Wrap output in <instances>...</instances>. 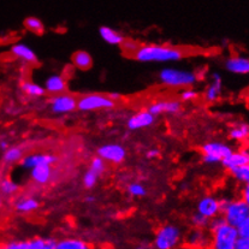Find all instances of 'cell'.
<instances>
[{
	"label": "cell",
	"mask_w": 249,
	"mask_h": 249,
	"mask_svg": "<svg viewBox=\"0 0 249 249\" xmlns=\"http://www.w3.org/2000/svg\"><path fill=\"white\" fill-rule=\"evenodd\" d=\"M184 52L171 45L143 44L134 52L133 58L140 63H174L179 62Z\"/></svg>",
	"instance_id": "6da1fadb"
},
{
	"label": "cell",
	"mask_w": 249,
	"mask_h": 249,
	"mask_svg": "<svg viewBox=\"0 0 249 249\" xmlns=\"http://www.w3.org/2000/svg\"><path fill=\"white\" fill-rule=\"evenodd\" d=\"M160 85L174 89L194 87L199 81V75L189 69H181L174 67L162 68L158 73Z\"/></svg>",
	"instance_id": "7a4b0ae2"
},
{
	"label": "cell",
	"mask_w": 249,
	"mask_h": 249,
	"mask_svg": "<svg viewBox=\"0 0 249 249\" xmlns=\"http://www.w3.org/2000/svg\"><path fill=\"white\" fill-rule=\"evenodd\" d=\"M222 217L228 224L237 228L249 215V207L241 197H222Z\"/></svg>",
	"instance_id": "3957f363"
},
{
	"label": "cell",
	"mask_w": 249,
	"mask_h": 249,
	"mask_svg": "<svg viewBox=\"0 0 249 249\" xmlns=\"http://www.w3.org/2000/svg\"><path fill=\"white\" fill-rule=\"evenodd\" d=\"M182 240V229L178 225L167 223L157 229L152 246L154 249H176Z\"/></svg>",
	"instance_id": "277c9868"
},
{
	"label": "cell",
	"mask_w": 249,
	"mask_h": 249,
	"mask_svg": "<svg viewBox=\"0 0 249 249\" xmlns=\"http://www.w3.org/2000/svg\"><path fill=\"white\" fill-rule=\"evenodd\" d=\"M210 249H235L236 243L240 238L237 228L228 224L227 222L210 231Z\"/></svg>",
	"instance_id": "5b68a950"
},
{
	"label": "cell",
	"mask_w": 249,
	"mask_h": 249,
	"mask_svg": "<svg viewBox=\"0 0 249 249\" xmlns=\"http://www.w3.org/2000/svg\"><path fill=\"white\" fill-rule=\"evenodd\" d=\"M116 103L106 94L88 93L77 98V110L81 112H93V111L111 110Z\"/></svg>",
	"instance_id": "8992f818"
},
{
	"label": "cell",
	"mask_w": 249,
	"mask_h": 249,
	"mask_svg": "<svg viewBox=\"0 0 249 249\" xmlns=\"http://www.w3.org/2000/svg\"><path fill=\"white\" fill-rule=\"evenodd\" d=\"M232 147L223 141H208L201 146V159L206 165L222 164L231 152Z\"/></svg>",
	"instance_id": "52a82bcc"
},
{
	"label": "cell",
	"mask_w": 249,
	"mask_h": 249,
	"mask_svg": "<svg viewBox=\"0 0 249 249\" xmlns=\"http://www.w3.org/2000/svg\"><path fill=\"white\" fill-rule=\"evenodd\" d=\"M48 107L53 114L62 116L69 114L77 110V98L67 91L62 94H55L48 99Z\"/></svg>",
	"instance_id": "ba28073f"
},
{
	"label": "cell",
	"mask_w": 249,
	"mask_h": 249,
	"mask_svg": "<svg viewBox=\"0 0 249 249\" xmlns=\"http://www.w3.org/2000/svg\"><path fill=\"white\" fill-rule=\"evenodd\" d=\"M147 110L154 117L161 116V114L175 116L182 111V101L179 99H159V100L149 103Z\"/></svg>",
	"instance_id": "9c48e42d"
},
{
	"label": "cell",
	"mask_w": 249,
	"mask_h": 249,
	"mask_svg": "<svg viewBox=\"0 0 249 249\" xmlns=\"http://www.w3.org/2000/svg\"><path fill=\"white\" fill-rule=\"evenodd\" d=\"M98 156L106 162L111 164H122L126 158V149L121 143H105L101 144L96 151Z\"/></svg>",
	"instance_id": "30bf717a"
},
{
	"label": "cell",
	"mask_w": 249,
	"mask_h": 249,
	"mask_svg": "<svg viewBox=\"0 0 249 249\" xmlns=\"http://www.w3.org/2000/svg\"><path fill=\"white\" fill-rule=\"evenodd\" d=\"M223 89H224V82H223V77L219 72L214 71L211 73L210 81H208L207 86L205 87L204 100L207 104H214L222 98Z\"/></svg>",
	"instance_id": "8fae6325"
},
{
	"label": "cell",
	"mask_w": 249,
	"mask_h": 249,
	"mask_svg": "<svg viewBox=\"0 0 249 249\" xmlns=\"http://www.w3.org/2000/svg\"><path fill=\"white\" fill-rule=\"evenodd\" d=\"M196 212L205 215L208 219L217 217L222 212V205L220 199L214 195H204L200 197L196 202Z\"/></svg>",
	"instance_id": "7c38bea8"
},
{
	"label": "cell",
	"mask_w": 249,
	"mask_h": 249,
	"mask_svg": "<svg viewBox=\"0 0 249 249\" xmlns=\"http://www.w3.org/2000/svg\"><path fill=\"white\" fill-rule=\"evenodd\" d=\"M58 158L54 156V154L51 153H30L25 154L23 157L21 161L18 162L19 166L22 167L23 170H27V171H30L32 169L37 166H42V165H54L57 162Z\"/></svg>",
	"instance_id": "4fadbf2b"
},
{
	"label": "cell",
	"mask_w": 249,
	"mask_h": 249,
	"mask_svg": "<svg viewBox=\"0 0 249 249\" xmlns=\"http://www.w3.org/2000/svg\"><path fill=\"white\" fill-rule=\"evenodd\" d=\"M211 233L207 229L193 228L185 235V245L189 249H210Z\"/></svg>",
	"instance_id": "5bb4252c"
},
{
	"label": "cell",
	"mask_w": 249,
	"mask_h": 249,
	"mask_svg": "<svg viewBox=\"0 0 249 249\" xmlns=\"http://www.w3.org/2000/svg\"><path fill=\"white\" fill-rule=\"evenodd\" d=\"M154 122H156V117L148 112V110L146 108V110H140L131 114L126 121V128L130 131L141 130V129L152 126Z\"/></svg>",
	"instance_id": "9a60e30c"
},
{
	"label": "cell",
	"mask_w": 249,
	"mask_h": 249,
	"mask_svg": "<svg viewBox=\"0 0 249 249\" xmlns=\"http://www.w3.org/2000/svg\"><path fill=\"white\" fill-rule=\"evenodd\" d=\"M224 68L228 72L238 76L249 75V57L243 54H232L224 62Z\"/></svg>",
	"instance_id": "2e32d148"
},
{
	"label": "cell",
	"mask_w": 249,
	"mask_h": 249,
	"mask_svg": "<svg viewBox=\"0 0 249 249\" xmlns=\"http://www.w3.org/2000/svg\"><path fill=\"white\" fill-rule=\"evenodd\" d=\"M249 164V151L248 149H240V151H232L230 154L222 161V166L230 174L233 170L242 167Z\"/></svg>",
	"instance_id": "e0dca14e"
},
{
	"label": "cell",
	"mask_w": 249,
	"mask_h": 249,
	"mask_svg": "<svg viewBox=\"0 0 249 249\" xmlns=\"http://www.w3.org/2000/svg\"><path fill=\"white\" fill-rule=\"evenodd\" d=\"M10 53L12 54V57L21 60L24 64H35V63H37V55L35 51L24 42H16V44L12 45L11 48H10Z\"/></svg>",
	"instance_id": "ac0fdd59"
},
{
	"label": "cell",
	"mask_w": 249,
	"mask_h": 249,
	"mask_svg": "<svg viewBox=\"0 0 249 249\" xmlns=\"http://www.w3.org/2000/svg\"><path fill=\"white\" fill-rule=\"evenodd\" d=\"M44 88L46 93L51 94V95L65 93L68 90V81L60 73H52L48 77H46Z\"/></svg>",
	"instance_id": "d6986e66"
},
{
	"label": "cell",
	"mask_w": 249,
	"mask_h": 249,
	"mask_svg": "<svg viewBox=\"0 0 249 249\" xmlns=\"http://www.w3.org/2000/svg\"><path fill=\"white\" fill-rule=\"evenodd\" d=\"M14 208L16 212L21 213V214H29V213L39 210L40 201L33 195H25V196H21L15 200Z\"/></svg>",
	"instance_id": "ffe728a7"
},
{
	"label": "cell",
	"mask_w": 249,
	"mask_h": 249,
	"mask_svg": "<svg viewBox=\"0 0 249 249\" xmlns=\"http://www.w3.org/2000/svg\"><path fill=\"white\" fill-rule=\"evenodd\" d=\"M53 166L52 165H42V166L34 167L29 171V177L35 184L45 185L52 179Z\"/></svg>",
	"instance_id": "44dd1931"
},
{
	"label": "cell",
	"mask_w": 249,
	"mask_h": 249,
	"mask_svg": "<svg viewBox=\"0 0 249 249\" xmlns=\"http://www.w3.org/2000/svg\"><path fill=\"white\" fill-rule=\"evenodd\" d=\"M229 139L233 142L243 143L249 140V123L247 122H236L230 126L228 133Z\"/></svg>",
	"instance_id": "7402d4cb"
},
{
	"label": "cell",
	"mask_w": 249,
	"mask_h": 249,
	"mask_svg": "<svg viewBox=\"0 0 249 249\" xmlns=\"http://www.w3.org/2000/svg\"><path fill=\"white\" fill-rule=\"evenodd\" d=\"M99 35L106 44L110 46H122V44L125 41V37L121 32L113 29L112 27H108V25H103L99 28Z\"/></svg>",
	"instance_id": "603a6c76"
},
{
	"label": "cell",
	"mask_w": 249,
	"mask_h": 249,
	"mask_svg": "<svg viewBox=\"0 0 249 249\" xmlns=\"http://www.w3.org/2000/svg\"><path fill=\"white\" fill-rule=\"evenodd\" d=\"M24 156L23 147L18 146V144H14V146H10L9 148L2 152L1 161L6 166H12V165L18 164Z\"/></svg>",
	"instance_id": "cb8c5ba5"
},
{
	"label": "cell",
	"mask_w": 249,
	"mask_h": 249,
	"mask_svg": "<svg viewBox=\"0 0 249 249\" xmlns=\"http://www.w3.org/2000/svg\"><path fill=\"white\" fill-rule=\"evenodd\" d=\"M71 63L78 70H89L93 67V57L89 52L85 50H78L71 57Z\"/></svg>",
	"instance_id": "d4e9b609"
},
{
	"label": "cell",
	"mask_w": 249,
	"mask_h": 249,
	"mask_svg": "<svg viewBox=\"0 0 249 249\" xmlns=\"http://www.w3.org/2000/svg\"><path fill=\"white\" fill-rule=\"evenodd\" d=\"M54 249H91V246L83 238L64 237L55 241Z\"/></svg>",
	"instance_id": "484cf974"
},
{
	"label": "cell",
	"mask_w": 249,
	"mask_h": 249,
	"mask_svg": "<svg viewBox=\"0 0 249 249\" xmlns=\"http://www.w3.org/2000/svg\"><path fill=\"white\" fill-rule=\"evenodd\" d=\"M21 90L28 98L33 99L42 98L46 94L44 86L39 85L36 82H33V81H23L21 83Z\"/></svg>",
	"instance_id": "4316f807"
},
{
	"label": "cell",
	"mask_w": 249,
	"mask_h": 249,
	"mask_svg": "<svg viewBox=\"0 0 249 249\" xmlns=\"http://www.w3.org/2000/svg\"><path fill=\"white\" fill-rule=\"evenodd\" d=\"M19 190V185L15 179L10 177L0 179V195L1 197H11L16 195Z\"/></svg>",
	"instance_id": "83f0119b"
},
{
	"label": "cell",
	"mask_w": 249,
	"mask_h": 249,
	"mask_svg": "<svg viewBox=\"0 0 249 249\" xmlns=\"http://www.w3.org/2000/svg\"><path fill=\"white\" fill-rule=\"evenodd\" d=\"M27 242V249H54L55 240L50 237H33Z\"/></svg>",
	"instance_id": "f1b7e54d"
},
{
	"label": "cell",
	"mask_w": 249,
	"mask_h": 249,
	"mask_svg": "<svg viewBox=\"0 0 249 249\" xmlns=\"http://www.w3.org/2000/svg\"><path fill=\"white\" fill-rule=\"evenodd\" d=\"M23 24H24L25 29L29 30V32L33 33V34L41 35V34H44V32H45L44 22L35 16L27 17V18L24 19V22H23Z\"/></svg>",
	"instance_id": "f546056e"
},
{
	"label": "cell",
	"mask_w": 249,
	"mask_h": 249,
	"mask_svg": "<svg viewBox=\"0 0 249 249\" xmlns=\"http://www.w3.org/2000/svg\"><path fill=\"white\" fill-rule=\"evenodd\" d=\"M231 177L241 184H249V164L230 172Z\"/></svg>",
	"instance_id": "4dcf8cb0"
},
{
	"label": "cell",
	"mask_w": 249,
	"mask_h": 249,
	"mask_svg": "<svg viewBox=\"0 0 249 249\" xmlns=\"http://www.w3.org/2000/svg\"><path fill=\"white\" fill-rule=\"evenodd\" d=\"M126 193L131 197H143L147 194V189L142 183L131 182L126 185Z\"/></svg>",
	"instance_id": "1f68e13d"
},
{
	"label": "cell",
	"mask_w": 249,
	"mask_h": 249,
	"mask_svg": "<svg viewBox=\"0 0 249 249\" xmlns=\"http://www.w3.org/2000/svg\"><path fill=\"white\" fill-rule=\"evenodd\" d=\"M99 178H100V176L96 172H94L90 169H87L82 176V183L86 189H93L96 185V183H98Z\"/></svg>",
	"instance_id": "d6a6232c"
},
{
	"label": "cell",
	"mask_w": 249,
	"mask_h": 249,
	"mask_svg": "<svg viewBox=\"0 0 249 249\" xmlns=\"http://www.w3.org/2000/svg\"><path fill=\"white\" fill-rule=\"evenodd\" d=\"M200 93L196 89H194L193 87H188V88H183L179 93V100L182 103H192V101L197 100L199 98Z\"/></svg>",
	"instance_id": "836d02e7"
},
{
	"label": "cell",
	"mask_w": 249,
	"mask_h": 249,
	"mask_svg": "<svg viewBox=\"0 0 249 249\" xmlns=\"http://www.w3.org/2000/svg\"><path fill=\"white\" fill-rule=\"evenodd\" d=\"M208 223H210V219L206 218L205 215L200 214L199 212L193 213V215L190 217V224L195 229H207Z\"/></svg>",
	"instance_id": "e575fe53"
},
{
	"label": "cell",
	"mask_w": 249,
	"mask_h": 249,
	"mask_svg": "<svg viewBox=\"0 0 249 249\" xmlns=\"http://www.w3.org/2000/svg\"><path fill=\"white\" fill-rule=\"evenodd\" d=\"M88 169L93 170L94 172H96V174L101 177L104 172L106 171V161L104 159H101L99 156L94 157V158L90 160Z\"/></svg>",
	"instance_id": "d590c367"
},
{
	"label": "cell",
	"mask_w": 249,
	"mask_h": 249,
	"mask_svg": "<svg viewBox=\"0 0 249 249\" xmlns=\"http://www.w3.org/2000/svg\"><path fill=\"white\" fill-rule=\"evenodd\" d=\"M0 249H27V242L19 240H10L2 243Z\"/></svg>",
	"instance_id": "8d00e7d4"
},
{
	"label": "cell",
	"mask_w": 249,
	"mask_h": 249,
	"mask_svg": "<svg viewBox=\"0 0 249 249\" xmlns=\"http://www.w3.org/2000/svg\"><path fill=\"white\" fill-rule=\"evenodd\" d=\"M237 231L240 237L248 238L249 240V215L237 227Z\"/></svg>",
	"instance_id": "74e56055"
},
{
	"label": "cell",
	"mask_w": 249,
	"mask_h": 249,
	"mask_svg": "<svg viewBox=\"0 0 249 249\" xmlns=\"http://www.w3.org/2000/svg\"><path fill=\"white\" fill-rule=\"evenodd\" d=\"M139 44H137L136 41H134V40H125V41L122 44V47H123V50L125 51L126 53H129V54L133 55L134 52L139 48Z\"/></svg>",
	"instance_id": "f35d334b"
},
{
	"label": "cell",
	"mask_w": 249,
	"mask_h": 249,
	"mask_svg": "<svg viewBox=\"0 0 249 249\" xmlns=\"http://www.w3.org/2000/svg\"><path fill=\"white\" fill-rule=\"evenodd\" d=\"M240 197L249 207V184H243L242 189H241L240 192Z\"/></svg>",
	"instance_id": "ab89813d"
},
{
	"label": "cell",
	"mask_w": 249,
	"mask_h": 249,
	"mask_svg": "<svg viewBox=\"0 0 249 249\" xmlns=\"http://www.w3.org/2000/svg\"><path fill=\"white\" fill-rule=\"evenodd\" d=\"M235 249H249V240L248 238H238L237 243H236Z\"/></svg>",
	"instance_id": "60d3db41"
},
{
	"label": "cell",
	"mask_w": 249,
	"mask_h": 249,
	"mask_svg": "<svg viewBox=\"0 0 249 249\" xmlns=\"http://www.w3.org/2000/svg\"><path fill=\"white\" fill-rule=\"evenodd\" d=\"M160 156V152L158 148H149L148 151L146 152L147 159H157Z\"/></svg>",
	"instance_id": "b9f144b4"
},
{
	"label": "cell",
	"mask_w": 249,
	"mask_h": 249,
	"mask_svg": "<svg viewBox=\"0 0 249 249\" xmlns=\"http://www.w3.org/2000/svg\"><path fill=\"white\" fill-rule=\"evenodd\" d=\"M10 146H11V144H10L9 140L5 139V137H1V139H0V152H4L5 149L9 148Z\"/></svg>",
	"instance_id": "7bdbcfd3"
},
{
	"label": "cell",
	"mask_w": 249,
	"mask_h": 249,
	"mask_svg": "<svg viewBox=\"0 0 249 249\" xmlns=\"http://www.w3.org/2000/svg\"><path fill=\"white\" fill-rule=\"evenodd\" d=\"M108 96L112 99L114 103H117V101H119L122 99V95L119 93H117V91H111V93L108 94Z\"/></svg>",
	"instance_id": "ee69618b"
},
{
	"label": "cell",
	"mask_w": 249,
	"mask_h": 249,
	"mask_svg": "<svg viewBox=\"0 0 249 249\" xmlns=\"http://www.w3.org/2000/svg\"><path fill=\"white\" fill-rule=\"evenodd\" d=\"M95 201H96V197L94 196V195H87V196L85 197L86 204H94Z\"/></svg>",
	"instance_id": "f6af8a7d"
},
{
	"label": "cell",
	"mask_w": 249,
	"mask_h": 249,
	"mask_svg": "<svg viewBox=\"0 0 249 249\" xmlns=\"http://www.w3.org/2000/svg\"><path fill=\"white\" fill-rule=\"evenodd\" d=\"M135 249H154L153 246L148 245V243H141V245L136 246Z\"/></svg>",
	"instance_id": "bcb514c9"
},
{
	"label": "cell",
	"mask_w": 249,
	"mask_h": 249,
	"mask_svg": "<svg viewBox=\"0 0 249 249\" xmlns=\"http://www.w3.org/2000/svg\"><path fill=\"white\" fill-rule=\"evenodd\" d=\"M1 206H2V197L0 196V207H1Z\"/></svg>",
	"instance_id": "7dc6e473"
},
{
	"label": "cell",
	"mask_w": 249,
	"mask_h": 249,
	"mask_svg": "<svg viewBox=\"0 0 249 249\" xmlns=\"http://www.w3.org/2000/svg\"><path fill=\"white\" fill-rule=\"evenodd\" d=\"M247 99H248V101H249V90H248V93H247Z\"/></svg>",
	"instance_id": "c3c4849f"
}]
</instances>
